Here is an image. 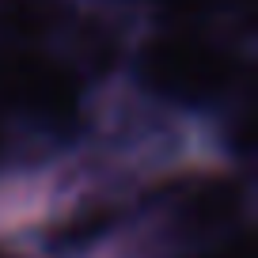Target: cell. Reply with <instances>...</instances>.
Returning a JSON list of instances; mask_svg holds the SVG:
<instances>
[{
  "instance_id": "cell-1",
  "label": "cell",
  "mask_w": 258,
  "mask_h": 258,
  "mask_svg": "<svg viewBox=\"0 0 258 258\" xmlns=\"http://www.w3.org/2000/svg\"><path fill=\"white\" fill-rule=\"evenodd\" d=\"M141 76L171 103H209L228 84V57L194 31L160 34L141 53Z\"/></svg>"
}]
</instances>
